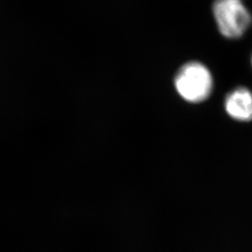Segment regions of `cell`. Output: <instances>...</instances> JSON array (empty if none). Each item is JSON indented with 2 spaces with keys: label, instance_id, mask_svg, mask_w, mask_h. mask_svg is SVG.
I'll return each instance as SVG.
<instances>
[{
  "label": "cell",
  "instance_id": "1",
  "mask_svg": "<svg viewBox=\"0 0 252 252\" xmlns=\"http://www.w3.org/2000/svg\"><path fill=\"white\" fill-rule=\"evenodd\" d=\"M174 85L180 97L196 104L210 96L213 89V77L207 65L197 61L184 63L175 76Z\"/></svg>",
  "mask_w": 252,
  "mask_h": 252
},
{
  "label": "cell",
  "instance_id": "2",
  "mask_svg": "<svg viewBox=\"0 0 252 252\" xmlns=\"http://www.w3.org/2000/svg\"><path fill=\"white\" fill-rule=\"evenodd\" d=\"M212 13L221 36L238 39L252 26V15L242 0H215Z\"/></svg>",
  "mask_w": 252,
  "mask_h": 252
},
{
  "label": "cell",
  "instance_id": "3",
  "mask_svg": "<svg viewBox=\"0 0 252 252\" xmlns=\"http://www.w3.org/2000/svg\"><path fill=\"white\" fill-rule=\"evenodd\" d=\"M226 113L235 121H252V92L246 87H237L226 95Z\"/></svg>",
  "mask_w": 252,
  "mask_h": 252
},
{
  "label": "cell",
  "instance_id": "4",
  "mask_svg": "<svg viewBox=\"0 0 252 252\" xmlns=\"http://www.w3.org/2000/svg\"></svg>",
  "mask_w": 252,
  "mask_h": 252
}]
</instances>
